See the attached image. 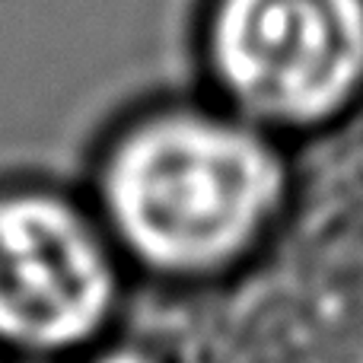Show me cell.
Instances as JSON below:
<instances>
[{
	"label": "cell",
	"instance_id": "2",
	"mask_svg": "<svg viewBox=\"0 0 363 363\" xmlns=\"http://www.w3.org/2000/svg\"><path fill=\"white\" fill-rule=\"evenodd\" d=\"M213 45L249 108L315 118L363 74V0H223Z\"/></svg>",
	"mask_w": 363,
	"mask_h": 363
},
{
	"label": "cell",
	"instance_id": "4",
	"mask_svg": "<svg viewBox=\"0 0 363 363\" xmlns=\"http://www.w3.org/2000/svg\"><path fill=\"white\" fill-rule=\"evenodd\" d=\"M99 363H150V360H144L140 354H131V351H118V354H108V357H102Z\"/></svg>",
	"mask_w": 363,
	"mask_h": 363
},
{
	"label": "cell",
	"instance_id": "1",
	"mask_svg": "<svg viewBox=\"0 0 363 363\" xmlns=\"http://www.w3.org/2000/svg\"><path fill=\"white\" fill-rule=\"evenodd\" d=\"M277 198V166L255 138L176 118L138 131L112 160L108 204L140 255L204 268L236 252Z\"/></svg>",
	"mask_w": 363,
	"mask_h": 363
},
{
	"label": "cell",
	"instance_id": "3",
	"mask_svg": "<svg viewBox=\"0 0 363 363\" xmlns=\"http://www.w3.org/2000/svg\"><path fill=\"white\" fill-rule=\"evenodd\" d=\"M108 300V258L74 207L38 191L0 194V338L70 347L99 328Z\"/></svg>",
	"mask_w": 363,
	"mask_h": 363
}]
</instances>
